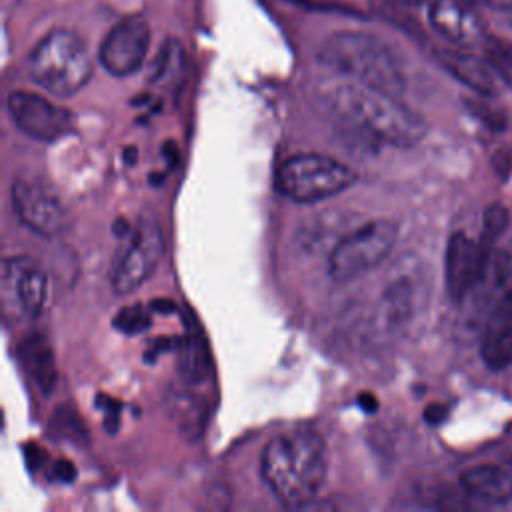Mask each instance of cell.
<instances>
[{
	"instance_id": "83f0119b",
	"label": "cell",
	"mask_w": 512,
	"mask_h": 512,
	"mask_svg": "<svg viewBox=\"0 0 512 512\" xmlns=\"http://www.w3.org/2000/svg\"><path fill=\"white\" fill-rule=\"evenodd\" d=\"M480 2H484L486 6H492V8H496V10H508V8H512V0H480Z\"/></svg>"
},
{
	"instance_id": "7a4b0ae2",
	"label": "cell",
	"mask_w": 512,
	"mask_h": 512,
	"mask_svg": "<svg viewBox=\"0 0 512 512\" xmlns=\"http://www.w3.org/2000/svg\"><path fill=\"white\" fill-rule=\"evenodd\" d=\"M260 474L284 506H306L326 482L328 450L324 438L306 428L272 436L262 450Z\"/></svg>"
},
{
	"instance_id": "4fadbf2b",
	"label": "cell",
	"mask_w": 512,
	"mask_h": 512,
	"mask_svg": "<svg viewBox=\"0 0 512 512\" xmlns=\"http://www.w3.org/2000/svg\"><path fill=\"white\" fill-rule=\"evenodd\" d=\"M490 250L464 232H454L444 252V282L452 300H462L486 274Z\"/></svg>"
},
{
	"instance_id": "f1b7e54d",
	"label": "cell",
	"mask_w": 512,
	"mask_h": 512,
	"mask_svg": "<svg viewBox=\"0 0 512 512\" xmlns=\"http://www.w3.org/2000/svg\"><path fill=\"white\" fill-rule=\"evenodd\" d=\"M410 2H432V0H410Z\"/></svg>"
},
{
	"instance_id": "603a6c76",
	"label": "cell",
	"mask_w": 512,
	"mask_h": 512,
	"mask_svg": "<svg viewBox=\"0 0 512 512\" xmlns=\"http://www.w3.org/2000/svg\"><path fill=\"white\" fill-rule=\"evenodd\" d=\"M114 328L120 330L122 334H128V336H136V334H142L144 330L150 328V316L146 312V308L142 304H132V306H126L122 308L114 320H112Z\"/></svg>"
},
{
	"instance_id": "5b68a950",
	"label": "cell",
	"mask_w": 512,
	"mask_h": 512,
	"mask_svg": "<svg viewBox=\"0 0 512 512\" xmlns=\"http://www.w3.org/2000/svg\"><path fill=\"white\" fill-rule=\"evenodd\" d=\"M276 188L298 204H312L332 198L356 182V174L344 162L320 154L298 152L288 156L276 170Z\"/></svg>"
},
{
	"instance_id": "44dd1931",
	"label": "cell",
	"mask_w": 512,
	"mask_h": 512,
	"mask_svg": "<svg viewBox=\"0 0 512 512\" xmlns=\"http://www.w3.org/2000/svg\"><path fill=\"white\" fill-rule=\"evenodd\" d=\"M484 58L494 74L512 88V42L504 38H486Z\"/></svg>"
},
{
	"instance_id": "d6986e66",
	"label": "cell",
	"mask_w": 512,
	"mask_h": 512,
	"mask_svg": "<svg viewBox=\"0 0 512 512\" xmlns=\"http://www.w3.org/2000/svg\"><path fill=\"white\" fill-rule=\"evenodd\" d=\"M180 372L188 382H198L208 374V350L198 334H188L180 348Z\"/></svg>"
},
{
	"instance_id": "8fae6325",
	"label": "cell",
	"mask_w": 512,
	"mask_h": 512,
	"mask_svg": "<svg viewBox=\"0 0 512 512\" xmlns=\"http://www.w3.org/2000/svg\"><path fill=\"white\" fill-rule=\"evenodd\" d=\"M426 274L416 258H406L388 276L382 296L380 314L388 328H402L416 318L426 304Z\"/></svg>"
},
{
	"instance_id": "52a82bcc",
	"label": "cell",
	"mask_w": 512,
	"mask_h": 512,
	"mask_svg": "<svg viewBox=\"0 0 512 512\" xmlns=\"http://www.w3.org/2000/svg\"><path fill=\"white\" fill-rule=\"evenodd\" d=\"M164 254L162 226L154 212L146 210L140 214L138 222L130 232V240L122 256L112 268L110 284L118 296L134 292L142 282H146L158 268Z\"/></svg>"
},
{
	"instance_id": "7c38bea8",
	"label": "cell",
	"mask_w": 512,
	"mask_h": 512,
	"mask_svg": "<svg viewBox=\"0 0 512 512\" xmlns=\"http://www.w3.org/2000/svg\"><path fill=\"white\" fill-rule=\"evenodd\" d=\"M150 48V26L142 16H128L114 24L98 48L100 66L118 78L140 70Z\"/></svg>"
},
{
	"instance_id": "d4e9b609",
	"label": "cell",
	"mask_w": 512,
	"mask_h": 512,
	"mask_svg": "<svg viewBox=\"0 0 512 512\" xmlns=\"http://www.w3.org/2000/svg\"><path fill=\"white\" fill-rule=\"evenodd\" d=\"M446 414H448V408H446L444 404L434 402V404H428V406H426V410H424V420H426L428 424L436 426V424L444 422Z\"/></svg>"
},
{
	"instance_id": "30bf717a",
	"label": "cell",
	"mask_w": 512,
	"mask_h": 512,
	"mask_svg": "<svg viewBox=\"0 0 512 512\" xmlns=\"http://www.w3.org/2000/svg\"><path fill=\"white\" fill-rule=\"evenodd\" d=\"M6 106L16 128L38 142H54L74 130L72 112L36 92L14 90Z\"/></svg>"
},
{
	"instance_id": "7402d4cb",
	"label": "cell",
	"mask_w": 512,
	"mask_h": 512,
	"mask_svg": "<svg viewBox=\"0 0 512 512\" xmlns=\"http://www.w3.org/2000/svg\"><path fill=\"white\" fill-rule=\"evenodd\" d=\"M508 224H510V212L504 204L492 202L490 206H486L482 214V234H480L482 246L492 250V246L504 234Z\"/></svg>"
},
{
	"instance_id": "ba28073f",
	"label": "cell",
	"mask_w": 512,
	"mask_h": 512,
	"mask_svg": "<svg viewBox=\"0 0 512 512\" xmlns=\"http://www.w3.org/2000/svg\"><path fill=\"white\" fill-rule=\"evenodd\" d=\"M10 198L20 224L42 238L60 236L72 224V214L66 204L40 180L16 178Z\"/></svg>"
},
{
	"instance_id": "e0dca14e",
	"label": "cell",
	"mask_w": 512,
	"mask_h": 512,
	"mask_svg": "<svg viewBox=\"0 0 512 512\" xmlns=\"http://www.w3.org/2000/svg\"><path fill=\"white\" fill-rule=\"evenodd\" d=\"M460 486L476 502L504 504L512 498V476L496 464H478L462 472Z\"/></svg>"
},
{
	"instance_id": "277c9868",
	"label": "cell",
	"mask_w": 512,
	"mask_h": 512,
	"mask_svg": "<svg viewBox=\"0 0 512 512\" xmlns=\"http://www.w3.org/2000/svg\"><path fill=\"white\" fill-rule=\"evenodd\" d=\"M28 72L40 88L66 98L90 82L94 64L88 46L78 34L66 28H54L32 48Z\"/></svg>"
},
{
	"instance_id": "2e32d148",
	"label": "cell",
	"mask_w": 512,
	"mask_h": 512,
	"mask_svg": "<svg viewBox=\"0 0 512 512\" xmlns=\"http://www.w3.org/2000/svg\"><path fill=\"white\" fill-rule=\"evenodd\" d=\"M438 64L470 90L488 96L496 90V74L488 60L468 54L458 48H442L436 52Z\"/></svg>"
},
{
	"instance_id": "ac0fdd59",
	"label": "cell",
	"mask_w": 512,
	"mask_h": 512,
	"mask_svg": "<svg viewBox=\"0 0 512 512\" xmlns=\"http://www.w3.org/2000/svg\"><path fill=\"white\" fill-rule=\"evenodd\" d=\"M18 360L26 374L36 382V386L50 394L56 384V362L48 340L40 334H30L18 344Z\"/></svg>"
},
{
	"instance_id": "cb8c5ba5",
	"label": "cell",
	"mask_w": 512,
	"mask_h": 512,
	"mask_svg": "<svg viewBox=\"0 0 512 512\" xmlns=\"http://www.w3.org/2000/svg\"><path fill=\"white\" fill-rule=\"evenodd\" d=\"M52 430H56V434H62L68 440H80V436L86 434V428L82 426V422L78 420V414L70 412V408H60L54 414L52 420Z\"/></svg>"
},
{
	"instance_id": "3957f363",
	"label": "cell",
	"mask_w": 512,
	"mask_h": 512,
	"mask_svg": "<svg viewBox=\"0 0 512 512\" xmlns=\"http://www.w3.org/2000/svg\"><path fill=\"white\" fill-rule=\"evenodd\" d=\"M318 62L342 78L400 96L406 88V76L396 52L360 30H340L330 34L320 50Z\"/></svg>"
},
{
	"instance_id": "5bb4252c",
	"label": "cell",
	"mask_w": 512,
	"mask_h": 512,
	"mask_svg": "<svg viewBox=\"0 0 512 512\" xmlns=\"http://www.w3.org/2000/svg\"><path fill=\"white\" fill-rule=\"evenodd\" d=\"M428 22L436 34L460 48L474 46L484 38L480 18L462 0L428 2Z\"/></svg>"
},
{
	"instance_id": "ffe728a7",
	"label": "cell",
	"mask_w": 512,
	"mask_h": 512,
	"mask_svg": "<svg viewBox=\"0 0 512 512\" xmlns=\"http://www.w3.org/2000/svg\"><path fill=\"white\" fill-rule=\"evenodd\" d=\"M182 72H184V52L178 42L170 40L158 54V60H156V66L152 72V84L174 88V84L180 80Z\"/></svg>"
},
{
	"instance_id": "9c48e42d",
	"label": "cell",
	"mask_w": 512,
	"mask_h": 512,
	"mask_svg": "<svg viewBox=\"0 0 512 512\" xmlns=\"http://www.w3.org/2000/svg\"><path fill=\"white\" fill-rule=\"evenodd\" d=\"M2 308L6 316L36 318L46 304L48 276L30 256H8L2 262Z\"/></svg>"
},
{
	"instance_id": "6da1fadb",
	"label": "cell",
	"mask_w": 512,
	"mask_h": 512,
	"mask_svg": "<svg viewBox=\"0 0 512 512\" xmlns=\"http://www.w3.org/2000/svg\"><path fill=\"white\" fill-rule=\"evenodd\" d=\"M318 100L338 122L378 144L410 148L418 144L428 130L424 118L400 102V96L350 78L320 86Z\"/></svg>"
},
{
	"instance_id": "8992f818",
	"label": "cell",
	"mask_w": 512,
	"mask_h": 512,
	"mask_svg": "<svg viewBox=\"0 0 512 512\" xmlns=\"http://www.w3.org/2000/svg\"><path fill=\"white\" fill-rule=\"evenodd\" d=\"M398 238L392 220L378 218L346 234L328 256V274L334 282H350L386 260Z\"/></svg>"
},
{
	"instance_id": "484cf974",
	"label": "cell",
	"mask_w": 512,
	"mask_h": 512,
	"mask_svg": "<svg viewBox=\"0 0 512 512\" xmlns=\"http://www.w3.org/2000/svg\"><path fill=\"white\" fill-rule=\"evenodd\" d=\"M54 476H56L58 480H62V482H72L74 476H76V468H74L68 460H60V462H56V466H54Z\"/></svg>"
},
{
	"instance_id": "4316f807",
	"label": "cell",
	"mask_w": 512,
	"mask_h": 512,
	"mask_svg": "<svg viewBox=\"0 0 512 512\" xmlns=\"http://www.w3.org/2000/svg\"><path fill=\"white\" fill-rule=\"evenodd\" d=\"M358 402H360V406H362L366 412H368V410L374 412L376 406H378V402H376V398H374L372 394H360V400H358Z\"/></svg>"
},
{
	"instance_id": "9a60e30c",
	"label": "cell",
	"mask_w": 512,
	"mask_h": 512,
	"mask_svg": "<svg viewBox=\"0 0 512 512\" xmlns=\"http://www.w3.org/2000/svg\"><path fill=\"white\" fill-rule=\"evenodd\" d=\"M480 356L492 372L506 370L512 364V288L488 316L480 342Z\"/></svg>"
}]
</instances>
